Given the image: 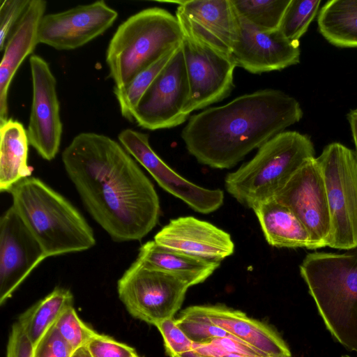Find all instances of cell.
<instances>
[{
    "label": "cell",
    "mask_w": 357,
    "mask_h": 357,
    "mask_svg": "<svg viewBox=\"0 0 357 357\" xmlns=\"http://www.w3.org/2000/svg\"><path fill=\"white\" fill-rule=\"evenodd\" d=\"M178 3L176 17L184 36L231 55L239 33V15L231 0H190Z\"/></svg>",
    "instance_id": "cell-14"
},
{
    "label": "cell",
    "mask_w": 357,
    "mask_h": 357,
    "mask_svg": "<svg viewBox=\"0 0 357 357\" xmlns=\"http://www.w3.org/2000/svg\"><path fill=\"white\" fill-rule=\"evenodd\" d=\"M86 347L93 357H134L137 355L132 347L103 334L93 338Z\"/></svg>",
    "instance_id": "cell-34"
},
{
    "label": "cell",
    "mask_w": 357,
    "mask_h": 357,
    "mask_svg": "<svg viewBox=\"0 0 357 357\" xmlns=\"http://www.w3.org/2000/svg\"><path fill=\"white\" fill-rule=\"evenodd\" d=\"M29 140L23 125L12 119L0 123V190L8 192L19 181L30 177Z\"/></svg>",
    "instance_id": "cell-23"
},
{
    "label": "cell",
    "mask_w": 357,
    "mask_h": 357,
    "mask_svg": "<svg viewBox=\"0 0 357 357\" xmlns=\"http://www.w3.org/2000/svg\"><path fill=\"white\" fill-rule=\"evenodd\" d=\"M215 357H254L249 356L245 355H242L239 354H234V353H223L215 356ZM259 357H268V356H259Z\"/></svg>",
    "instance_id": "cell-40"
},
{
    "label": "cell",
    "mask_w": 357,
    "mask_h": 357,
    "mask_svg": "<svg viewBox=\"0 0 357 357\" xmlns=\"http://www.w3.org/2000/svg\"><path fill=\"white\" fill-rule=\"evenodd\" d=\"M341 357H351V356H350L349 355H347L346 354V355H342Z\"/></svg>",
    "instance_id": "cell-41"
},
{
    "label": "cell",
    "mask_w": 357,
    "mask_h": 357,
    "mask_svg": "<svg viewBox=\"0 0 357 357\" xmlns=\"http://www.w3.org/2000/svg\"><path fill=\"white\" fill-rule=\"evenodd\" d=\"M181 313L202 317L268 357H291L281 336L266 324L222 304L192 305Z\"/></svg>",
    "instance_id": "cell-19"
},
{
    "label": "cell",
    "mask_w": 357,
    "mask_h": 357,
    "mask_svg": "<svg viewBox=\"0 0 357 357\" xmlns=\"http://www.w3.org/2000/svg\"><path fill=\"white\" fill-rule=\"evenodd\" d=\"M33 347L17 322L11 328L7 344L6 357H33Z\"/></svg>",
    "instance_id": "cell-36"
},
{
    "label": "cell",
    "mask_w": 357,
    "mask_h": 357,
    "mask_svg": "<svg viewBox=\"0 0 357 357\" xmlns=\"http://www.w3.org/2000/svg\"><path fill=\"white\" fill-rule=\"evenodd\" d=\"M252 210L270 245L312 250L307 230L288 206L272 198L259 203Z\"/></svg>",
    "instance_id": "cell-21"
},
{
    "label": "cell",
    "mask_w": 357,
    "mask_h": 357,
    "mask_svg": "<svg viewBox=\"0 0 357 357\" xmlns=\"http://www.w3.org/2000/svg\"><path fill=\"white\" fill-rule=\"evenodd\" d=\"M178 46L162 55L126 84L119 87L114 86V93L119 102L121 115L124 118L130 121H133V112L142 96L170 60Z\"/></svg>",
    "instance_id": "cell-26"
},
{
    "label": "cell",
    "mask_w": 357,
    "mask_h": 357,
    "mask_svg": "<svg viewBox=\"0 0 357 357\" xmlns=\"http://www.w3.org/2000/svg\"><path fill=\"white\" fill-rule=\"evenodd\" d=\"M302 116L294 98L279 90L264 89L192 115L181 137L199 163L230 169Z\"/></svg>",
    "instance_id": "cell-2"
},
{
    "label": "cell",
    "mask_w": 357,
    "mask_h": 357,
    "mask_svg": "<svg viewBox=\"0 0 357 357\" xmlns=\"http://www.w3.org/2000/svg\"><path fill=\"white\" fill-rule=\"evenodd\" d=\"M154 241L164 247L217 262L234 252L229 233L192 216L171 220L155 235Z\"/></svg>",
    "instance_id": "cell-18"
},
{
    "label": "cell",
    "mask_w": 357,
    "mask_h": 357,
    "mask_svg": "<svg viewBox=\"0 0 357 357\" xmlns=\"http://www.w3.org/2000/svg\"><path fill=\"white\" fill-rule=\"evenodd\" d=\"M62 161L86 210L113 241H140L156 226L157 192L121 144L82 132L64 149Z\"/></svg>",
    "instance_id": "cell-1"
},
{
    "label": "cell",
    "mask_w": 357,
    "mask_h": 357,
    "mask_svg": "<svg viewBox=\"0 0 357 357\" xmlns=\"http://www.w3.org/2000/svg\"><path fill=\"white\" fill-rule=\"evenodd\" d=\"M45 9V1L31 0L6 43L0 63V123L8 119V93L13 78L39 43L38 27Z\"/></svg>",
    "instance_id": "cell-20"
},
{
    "label": "cell",
    "mask_w": 357,
    "mask_h": 357,
    "mask_svg": "<svg viewBox=\"0 0 357 357\" xmlns=\"http://www.w3.org/2000/svg\"><path fill=\"white\" fill-rule=\"evenodd\" d=\"M300 55L299 42L286 39L278 30L262 31L239 15L238 37L231 52L237 66L254 74L280 70L299 63Z\"/></svg>",
    "instance_id": "cell-17"
},
{
    "label": "cell",
    "mask_w": 357,
    "mask_h": 357,
    "mask_svg": "<svg viewBox=\"0 0 357 357\" xmlns=\"http://www.w3.org/2000/svg\"><path fill=\"white\" fill-rule=\"evenodd\" d=\"M274 198L288 206L305 226L312 250L327 246L330 212L322 172L316 158L305 162Z\"/></svg>",
    "instance_id": "cell-11"
},
{
    "label": "cell",
    "mask_w": 357,
    "mask_h": 357,
    "mask_svg": "<svg viewBox=\"0 0 357 357\" xmlns=\"http://www.w3.org/2000/svg\"><path fill=\"white\" fill-rule=\"evenodd\" d=\"M29 64L33 93L27 137L43 159L52 160L59 152L63 130L56 81L41 56L32 55Z\"/></svg>",
    "instance_id": "cell-13"
},
{
    "label": "cell",
    "mask_w": 357,
    "mask_h": 357,
    "mask_svg": "<svg viewBox=\"0 0 357 357\" xmlns=\"http://www.w3.org/2000/svg\"><path fill=\"white\" fill-rule=\"evenodd\" d=\"M73 357H93L86 347H82L76 350Z\"/></svg>",
    "instance_id": "cell-38"
},
{
    "label": "cell",
    "mask_w": 357,
    "mask_h": 357,
    "mask_svg": "<svg viewBox=\"0 0 357 357\" xmlns=\"http://www.w3.org/2000/svg\"><path fill=\"white\" fill-rule=\"evenodd\" d=\"M74 352L53 326L33 348V357H73Z\"/></svg>",
    "instance_id": "cell-35"
},
{
    "label": "cell",
    "mask_w": 357,
    "mask_h": 357,
    "mask_svg": "<svg viewBox=\"0 0 357 357\" xmlns=\"http://www.w3.org/2000/svg\"><path fill=\"white\" fill-rule=\"evenodd\" d=\"M137 259L149 266L174 275L189 287L204 282L220 265V262L164 247L154 240L139 248Z\"/></svg>",
    "instance_id": "cell-22"
},
{
    "label": "cell",
    "mask_w": 357,
    "mask_h": 357,
    "mask_svg": "<svg viewBox=\"0 0 357 357\" xmlns=\"http://www.w3.org/2000/svg\"><path fill=\"white\" fill-rule=\"evenodd\" d=\"M117 17V11L104 1L45 15L38 27V43L58 50H75L102 34Z\"/></svg>",
    "instance_id": "cell-16"
},
{
    "label": "cell",
    "mask_w": 357,
    "mask_h": 357,
    "mask_svg": "<svg viewBox=\"0 0 357 357\" xmlns=\"http://www.w3.org/2000/svg\"><path fill=\"white\" fill-rule=\"evenodd\" d=\"M176 323L194 344H206L218 337H230L237 340L223 328L202 317L181 313L179 317L176 319Z\"/></svg>",
    "instance_id": "cell-30"
},
{
    "label": "cell",
    "mask_w": 357,
    "mask_h": 357,
    "mask_svg": "<svg viewBox=\"0 0 357 357\" xmlns=\"http://www.w3.org/2000/svg\"><path fill=\"white\" fill-rule=\"evenodd\" d=\"M310 138L296 131H284L258 149L255 155L225 179L227 192L252 209L274 198L296 171L314 158Z\"/></svg>",
    "instance_id": "cell-5"
},
{
    "label": "cell",
    "mask_w": 357,
    "mask_h": 357,
    "mask_svg": "<svg viewBox=\"0 0 357 357\" xmlns=\"http://www.w3.org/2000/svg\"><path fill=\"white\" fill-rule=\"evenodd\" d=\"M319 31L339 47H357V0H332L321 8Z\"/></svg>",
    "instance_id": "cell-25"
},
{
    "label": "cell",
    "mask_w": 357,
    "mask_h": 357,
    "mask_svg": "<svg viewBox=\"0 0 357 357\" xmlns=\"http://www.w3.org/2000/svg\"><path fill=\"white\" fill-rule=\"evenodd\" d=\"M176 357H210V356L202 355V354L197 353L195 351L192 350V351L182 354L181 355H178Z\"/></svg>",
    "instance_id": "cell-39"
},
{
    "label": "cell",
    "mask_w": 357,
    "mask_h": 357,
    "mask_svg": "<svg viewBox=\"0 0 357 357\" xmlns=\"http://www.w3.org/2000/svg\"><path fill=\"white\" fill-rule=\"evenodd\" d=\"M291 0H231L238 14L265 32L278 31Z\"/></svg>",
    "instance_id": "cell-27"
},
{
    "label": "cell",
    "mask_w": 357,
    "mask_h": 357,
    "mask_svg": "<svg viewBox=\"0 0 357 357\" xmlns=\"http://www.w3.org/2000/svg\"><path fill=\"white\" fill-rule=\"evenodd\" d=\"M194 351L210 357H215L223 353L239 354L254 357L266 356L248 344L230 337H218L206 344H194Z\"/></svg>",
    "instance_id": "cell-32"
},
{
    "label": "cell",
    "mask_w": 357,
    "mask_h": 357,
    "mask_svg": "<svg viewBox=\"0 0 357 357\" xmlns=\"http://www.w3.org/2000/svg\"><path fill=\"white\" fill-rule=\"evenodd\" d=\"M54 327L74 351L100 335L79 318L73 306L61 316Z\"/></svg>",
    "instance_id": "cell-29"
},
{
    "label": "cell",
    "mask_w": 357,
    "mask_h": 357,
    "mask_svg": "<svg viewBox=\"0 0 357 357\" xmlns=\"http://www.w3.org/2000/svg\"><path fill=\"white\" fill-rule=\"evenodd\" d=\"M299 268L326 328L357 352V248L344 253H309Z\"/></svg>",
    "instance_id": "cell-4"
},
{
    "label": "cell",
    "mask_w": 357,
    "mask_h": 357,
    "mask_svg": "<svg viewBox=\"0 0 357 357\" xmlns=\"http://www.w3.org/2000/svg\"><path fill=\"white\" fill-rule=\"evenodd\" d=\"M47 257L11 206L0 218V304Z\"/></svg>",
    "instance_id": "cell-15"
},
{
    "label": "cell",
    "mask_w": 357,
    "mask_h": 357,
    "mask_svg": "<svg viewBox=\"0 0 357 357\" xmlns=\"http://www.w3.org/2000/svg\"><path fill=\"white\" fill-rule=\"evenodd\" d=\"M31 0H1L0 6V50L26 10Z\"/></svg>",
    "instance_id": "cell-33"
},
{
    "label": "cell",
    "mask_w": 357,
    "mask_h": 357,
    "mask_svg": "<svg viewBox=\"0 0 357 357\" xmlns=\"http://www.w3.org/2000/svg\"><path fill=\"white\" fill-rule=\"evenodd\" d=\"M189 287L174 275L149 266L137 259L117 282L119 297L128 312L154 326L174 317Z\"/></svg>",
    "instance_id": "cell-8"
},
{
    "label": "cell",
    "mask_w": 357,
    "mask_h": 357,
    "mask_svg": "<svg viewBox=\"0 0 357 357\" xmlns=\"http://www.w3.org/2000/svg\"><path fill=\"white\" fill-rule=\"evenodd\" d=\"M326 191L331 231L327 246L357 248V158L339 142L327 145L317 158Z\"/></svg>",
    "instance_id": "cell-7"
},
{
    "label": "cell",
    "mask_w": 357,
    "mask_h": 357,
    "mask_svg": "<svg viewBox=\"0 0 357 357\" xmlns=\"http://www.w3.org/2000/svg\"><path fill=\"white\" fill-rule=\"evenodd\" d=\"M347 119L350 125L352 137L354 142V152L357 158V109L351 110L347 114Z\"/></svg>",
    "instance_id": "cell-37"
},
{
    "label": "cell",
    "mask_w": 357,
    "mask_h": 357,
    "mask_svg": "<svg viewBox=\"0 0 357 357\" xmlns=\"http://www.w3.org/2000/svg\"><path fill=\"white\" fill-rule=\"evenodd\" d=\"M190 95L182 43L142 96L133 121L145 129L171 128L188 118L184 109Z\"/></svg>",
    "instance_id": "cell-9"
},
{
    "label": "cell",
    "mask_w": 357,
    "mask_h": 357,
    "mask_svg": "<svg viewBox=\"0 0 357 357\" xmlns=\"http://www.w3.org/2000/svg\"><path fill=\"white\" fill-rule=\"evenodd\" d=\"M134 357H140V356H139L138 355H137V356H134Z\"/></svg>",
    "instance_id": "cell-42"
},
{
    "label": "cell",
    "mask_w": 357,
    "mask_h": 357,
    "mask_svg": "<svg viewBox=\"0 0 357 357\" xmlns=\"http://www.w3.org/2000/svg\"><path fill=\"white\" fill-rule=\"evenodd\" d=\"M119 140L127 152L152 176L165 191L187 204L195 211L208 214L217 211L224 202L220 189H208L185 179L167 165L152 149L149 135L125 129Z\"/></svg>",
    "instance_id": "cell-12"
},
{
    "label": "cell",
    "mask_w": 357,
    "mask_h": 357,
    "mask_svg": "<svg viewBox=\"0 0 357 357\" xmlns=\"http://www.w3.org/2000/svg\"><path fill=\"white\" fill-rule=\"evenodd\" d=\"M183 33L167 10L144 9L119 25L106 53L109 77L116 87L129 82L142 70L181 44Z\"/></svg>",
    "instance_id": "cell-6"
},
{
    "label": "cell",
    "mask_w": 357,
    "mask_h": 357,
    "mask_svg": "<svg viewBox=\"0 0 357 357\" xmlns=\"http://www.w3.org/2000/svg\"><path fill=\"white\" fill-rule=\"evenodd\" d=\"M155 326L162 337L166 354L169 357L194 350L193 342L178 327L174 317L162 320Z\"/></svg>",
    "instance_id": "cell-31"
},
{
    "label": "cell",
    "mask_w": 357,
    "mask_h": 357,
    "mask_svg": "<svg viewBox=\"0 0 357 357\" xmlns=\"http://www.w3.org/2000/svg\"><path fill=\"white\" fill-rule=\"evenodd\" d=\"M320 3L319 0H291L278 31L286 39L299 42L316 16Z\"/></svg>",
    "instance_id": "cell-28"
},
{
    "label": "cell",
    "mask_w": 357,
    "mask_h": 357,
    "mask_svg": "<svg viewBox=\"0 0 357 357\" xmlns=\"http://www.w3.org/2000/svg\"><path fill=\"white\" fill-rule=\"evenodd\" d=\"M73 306L71 291L56 287L21 314L17 322L34 348L61 316Z\"/></svg>",
    "instance_id": "cell-24"
},
{
    "label": "cell",
    "mask_w": 357,
    "mask_h": 357,
    "mask_svg": "<svg viewBox=\"0 0 357 357\" xmlns=\"http://www.w3.org/2000/svg\"><path fill=\"white\" fill-rule=\"evenodd\" d=\"M182 50L190 88L184 114L189 117L191 112L229 96L237 66L231 55L217 52L185 36Z\"/></svg>",
    "instance_id": "cell-10"
},
{
    "label": "cell",
    "mask_w": 357,
    "mask_h": 357,
    "mask_svg": "<svg viewBox=\"0 0 357 357\" xmlns=\"http://www.w3.org/2000/svg\"><path fill=\"white\" fill-rule=\"evenodd\" d=\"M13 206L47 257L89 250L93 231L63 195L36 177L17 183L8 192Z\"/></svg>",
    "instance_id": "cell-3"
}]
</instances>
